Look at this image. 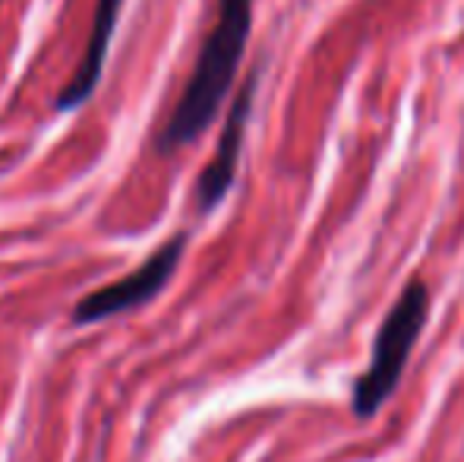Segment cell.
I'll list each match as a JSON object with an SVG mask.
<instances>
[{"label": "cell", "instance_id": "3957f363", "mask_svg": "<svg viewBox=\"0 0 464 462\" xmlns=\"http://www.w3.org/2000/svg\"><path fill=\"white\" fill-rule=\"evenodd\" d=\"M184 247H187V234L184 231L174 234V238L165 241L146 263L136 266L130 276L117 279V282L104 285V289L82 298L73 310V323L86 327V323H98V320H104V317L123 314V310L142 308L146 301H152V298L161 295V289L171 282L174 270H178L180 257H184Z\"/></svg>", "mask_w": 464, "mask_h": 462}, {"label": "cell", "instance_id": "6da1fadb", "mask_svg": "<svg viewBox=\"0 0 464 462\" xmlns=\"http://www.w3.org/2000/svg\"><path fill=\"white\" fill-rule=\"evenodd\" d=\"M250 29L253 0H218V16H215L212 32L202 42L178 108L171 112L159 136L161 152H174V149L199 140L208 123L218 117L234 80H237Z\"/></svg>", "mask_w": 464, "mask_h": 462}, {"label": "cell", "instance_id": "7a4b0ae2", "mask_svg": "<svg viewBox=\"0 0 464 462\" xmlns=\"http://www.w3.org/2000/svg\"><path fill=\"white\" fill-rule=\"evenodd\" d=\"M427 320H430V285L420 276H414L404 285L398 301L389 308L385 320L379 323L367 370L354 380L351 412L357 418H372L389 402V396L398 389L404 368H408V358L414 351L417 339H420Z\"/></svg>", "mask_w": 464, "mask_h": 462}, {"label": "cell", "instance_id": "5b68a950", "mask_svg": "<svg viewBox=\"0 0 464 462\" xmlns=\"http://www.w3.org/2000/svg\"><path fill=\"white\" fill-rule=\"evenodd\" d=\"M123 0H98L95 16H92V35H89L86 54H82L80 67H76L73 80L63 86L61 99H57V112H70L80 108L89 95L95 93L98 80L104 74V61H108V44L117 29V16H121Z\"/></svg>", "mask_w": 464, "mask_h": 462}, {"label": "cell", "instance_id": "277c9868", "mask_svg": "<svg viewBox=\"0 0 464 462\" xmlns=\"http://www.w3.org/2000/svg\"><path fill=\"white\" fill-rule=\"evenodd\" d=\"M256 86H259V74H250L244 80V86H240V93L234 95L231 112H227V121L221 127L218 146H215V155L202 168L199 184H196V206H199V212H212L225 200V193L231 191L234 178H237V162H240V149H244Z\"/></svg>", "mask_w": 464, "mask_h": 462}]
</instances>
